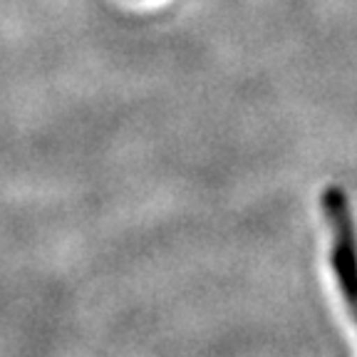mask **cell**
<instances>
[{"label": "cell", "mask_w": 357, "mask_h": 357, "mask_svg": "<svg viewBox=\"0 0 357 357\" xmlns=\"http://www.w3.org/2000/svg\"><path fill=\"white\" fill-rule=\"evenodd\" d=\"M323 211L333 234L330 261H333L335 280L340 285L352 320L357 323V234L345 191L330 186L323 194Z\"/></svg>", "instance_id": "cell-1"}]
</instances>
